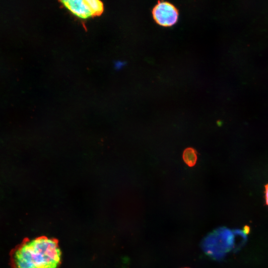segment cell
I'll return each instance as SVG.
<instances>
[{"label":"cell","mask_w":268,"mask_h":268,"mask_svg":"<svg viewBox=\"0 0 268 268\" xmlns=\"http://www.w3.org/2000/svg\"><path fill=\"white\" fill-rule=\"evenodd\" d=\"M61 2L74 15L82 19L99 15L104 10L103 3L97 0H69Z\"/></svg>","instance_id":"obj_3"},{"label":"cell","mask_w":268,"mask_h":268,"mask_svg":"<svg viewBox=\"0 0 268 268\" xmlns=\"http://www.w3.org/2000/svg\"><path fill=\"white\" fill-rule=\"evenodd\" d=\"M265 199L266 205L268 206V183L265 186Z\"/></svg>","instance_id":"obj_6"},{"label":"cell","mask_w":268,"mask_h":268,"mask_svg":"<svg viewBox=\"0 0 268 268\" xmlns=\"http://www.w3.org/2000/svg\"><path fill=\"white\" fill-rule=\"evenodd\" d=\"M62 253L57 239L42 236L27 239L13 251L11 268H59Z\"/></svg>","instance_id":"obj_1"},{"label":"cell","mask_w":268,"mask_h":268,"mask_svg":"<svg viewBox=\"0 0 268 268\" xmlns=\"http://www.w3.org/2000/svg\"><path fill=\"white\" fill-rule=\"evenodd\" d=\"M233 231L226 227L218 228L209 233L201 243L202 248L209 257L221 260L234 248Z\"/></svg>","instance_id":"obj_2"},{"label":"cell","mask_w":268,"mask_h":268,"mask_svg":"<svg viewBox=\"0 0 268 268\" xmlns=\"http://www.w3.org/2000/svg\"><path fill=\"white\" fill-rule=\"evenodd\" d=\"M182 159L188 166H195L198 160L197 151L192 147L186 148L183 152Z\"/></svg>","instance_id":"obj_5"},{"label":"cell","mask_w":268,"mask_h":268,"mask_svg":"<svg viewBox=\"0 0 268 268\" xmlns=\"http://www.w3.org/2000/svg\"><path fill=\"white\" fill-rule=\"evenodd\" d=\"M153 17L158 24L170 26L174 24L178 19L179 11L172 3L165 1H158L152 11Z\"/></svg>","instance_id":"obj_4"}]
</instances>
